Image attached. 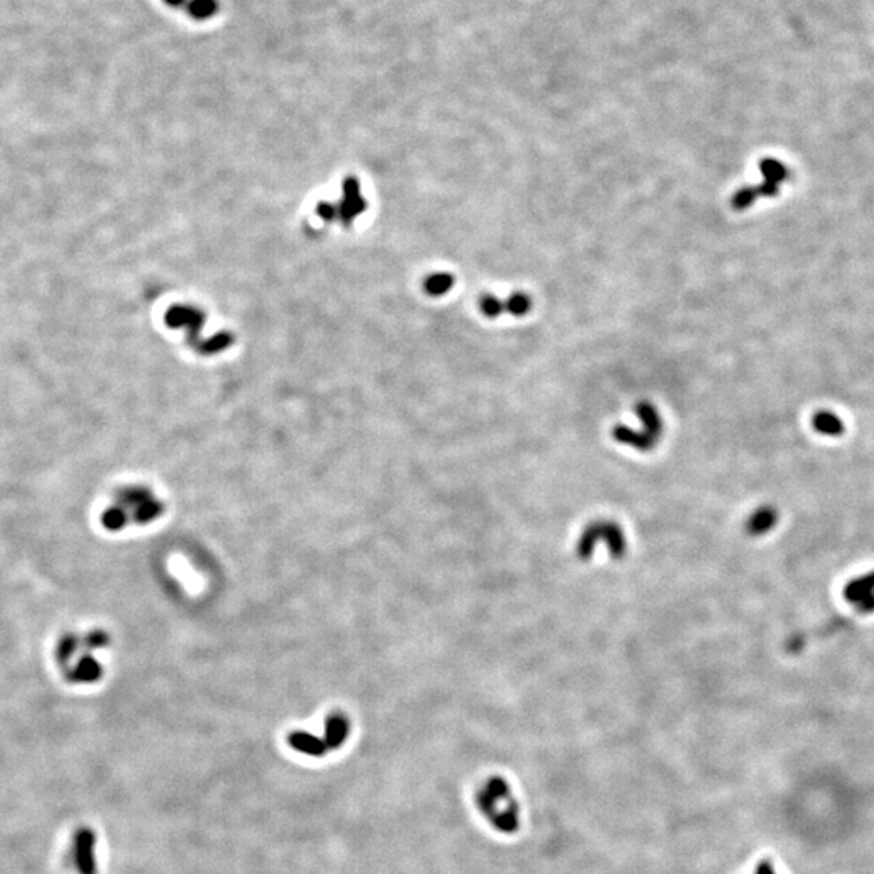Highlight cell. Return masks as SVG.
I'll return each mask as SVG.
<instances>
[{
  "label": "cell",
  "instance_id": "obj_1",
  "mask_svg": "<svg viewBox=\"0 0 874 874\" xmlns=\"http://www.w3.org/2000/svg\"><path fill=\"white\" fill-rule=\"evenodd\" d=\"M481 808L491 816L497 829L502 832H513L518 827L517 805L508 797V787L502 779H491L479 797Z\"/></svg>",
  "mask_w": 874,
  "mask_h": 874
},
{
  "label": "cell",
  "instance_id": "obj_2",
  "mask_svg": "<svg viewBox=\"0 0 874 874\" xmlns=\"http://www.w3.org/2000/svg\"><path fill=\"white\" fill-rule=\"evenodd\" d=\"M117 503L125 510L128 518H133L134 522L148 523L156 517H159L162 512L161 502L156 497H151L148 491L144 489H127L122 491Z\"/></svg>",
  "mask_w": 874,
  "mask_h": 874
},
{
  "label": "cell",
  "instance_id": "obj_3",
  "mask_svg": "<svg viewBox=\"0 0 874 874\" xmlns=\"http://www.w3.org/2000/svg\"><path fill=\"white\" fill-rule=\"evenodd\" d=\"M96 840L91 827H80L73 836V861L80 874H98Z\"/></svg>",
  "mask_w": 874,
  "mask_h": 874
},
{
  "label": "cell",
  "instance_id": "obj_4",
  "mask_svg": "<svg viewBox=\"0 0 874 874\" xmlns=\"http://www.w3.org/2000/svg\"><path fill=\"white\" fill-rule=\"evenodd\" d=\"M844 596L861 614L874 612V570L849 581Z\"/></svg>",
  "mask_w": 874,
  "mask_h": 874
},
{
  "label": "cell",
  "instance_id": "obj_5",
  "mask_svg": "<svg viewBox=\"0 0 874 874\" xmlns=\"http://www.w3.org/2000/svg\"><path fill=\"white\" fill-rule=\"evenodd\" d=\"M289 745L295 750V752L306 754V756H313V758H322V756L329 752L324 738H319L316 735H313V733H308L303 730L291 732L289 735Z\"/></svg>",
  "mask_w": 874,
  "mask_h": 874
},
{
  "label": "cell",
  "instance_id": "obj_6",
  "mask_svg": "<svg viewBox=\"0 0 874 874\" xmlns=\"http://www.w3.org/2000/svg\"><path fill=\"white\" fill-rule=\"evenodd\" d=\"M350 735V721L344 714H330L324 724V742L329 750L344 747Z\"/></svg>",
  "mask_w": 874,
  "mask_h": 874
},
{
  "label": "cell",
  "instance_id": "obj_7",
  "mask_svg": "<svg viewBox=\"0 0 874 874\" xmlns=\"http://www.w3.org/2000/svg\"><path fill=\"white\" fill-rule=\"evenodd\" d=\"M103 675V668L93 656L85 653L75 664L69 668V680L75 683H94Z\"/></svg>",
  "mask_w": 874,
  "mask_h": 874
},
{
  "label": "cell",
  "instance_id": "obj_8",
  "mask_svg": "<svg viewBox=\"0 0 874 874\" xmlns=\"http://www.w3.org/2000/svg\"><path fill=\"white\" fill-rule=\"evenodd\" d=\"M779 513L774 507H761L753 512L752 517L748 518L747 528L748 533L753 536H761L769 533V531L777 525Z\"/></svg>",
  "mask_w": 874,
  "mask_h": 874
},
{
  "label": "cell",
  "instance_id": "obj_9",
  "mask_svg": "<svg viewBox=\"0 0 874 874\" xmlns=\"http://www.w3.org/2000/svg\"><path fill=\"white\" fill-rule=\"evenodd\" d=\"M81 648H83L81 638L73 635V633H69V635L60 638V641L57 643V649H55V656H57L59 663L66 669V668H70L71 659L75 658L76 653L80 651Z\"/></svg>",
  "mask_w": 874,
  "mask_h": 874
},
{
  "label": "cell",
  "instance_id": "obj_10",
  "mask_svg": "<svg viewBox=\"0 0 874 874\" xmlns=\"http://www.w3.org/2000/svg\"><path fill=\"white\" fill-rule=\"evenodd\" d=\"M813 426L817 433L825 436H840L844 433L842 419L831 412L817 413L813 419Z\"/></svg>",
  "mask_w": 874,
  "mask_h": 874
},
{
  "label": "cell",
  "instance_id": "obj_11",
  "mask_svg": "<svg viewBox=\"0 0 874 874\" xmlns=\"http://www.w3.org/2000/svg\"><path fill=\"white\" fill-rule=\"evenodd\" d=\"M453 284H455V279H453L452 274L437 272L428 277V280L424 282V289L429 295L442 296V295L449 293L450 289L453 287Z\"/></svg>",
  "mask_w": 874,
  "mask_h": 874
},
{
  "label": "cell",
  "instance_id": "obj_12",
  "mask_svg": "<svg viewBox=\"0 0 874 874\" xmlns=\"http://www.w3.org/2000/svg\"><path fill=\"white\" fill-rule=\"evenodd\" d=\"M503 301H506V313H510V315L515 317L528 315L531 311V306H533L531 296L525 293V291H515V293L510 295L508 298Z\"/></svg>",
  "mask_w": 874,
  "mask_h": 874
},
{
  "label": "cell",
  "instance_id": "obj_13",
  "mask_svg": "<svg viewBox=\"0 0 874 874\" xmlns=\"http://www.w3.org/2000/svg\"><path fill=\"white\" fill-rule=\"evenodd\" d=\"M187 12L196 20H207L217 13V0H188Z\"/></svg>",
  "mask_w": 874,
  "mask_h": 874
},
{
  "label": "cell",
  "instance_id": "obj_14",
  "mask_svg": "<svg viewBox=\"0 0 874 874\" xmlns=\"http://www.w3.org/2000/svg\"><path fill=\"white\" fill-rule=\"evenodd\" d=\"M128 522V515L125 510H123L119 503H115V506H112L109 508H105V512L103 515V523L107 530L110 531H117L122 530L123 526L127 525Z\"/></svg>",
  "mask_w": 874,
  "mask_h": 874
},
{
  "label": "cell",
  "instance_id": "obj_15",
  "mask_svg": "<svg viewBox=\"0 0 874 874\" xmlns=\"http://www.w3.org/2000/svg\"><path fill=\"white\" fill-rule=\"evenodd\" d=\"M479 310L486 317L496 319L506 313V301L494 295H483L479 300Z\"/></svg>",
  "mask_w": 874,
  "mask_h": 874
},
{
  "label": "cell",
  "instance_id": "obj_16",
  "mask_svg": "<svg viewBox=\"0 0 874 874\" xmlns=\"http://www.w3.org/2000/svg\"><path fill=\"white\" fill-rule=\"evenodd\" d=\"M754 874H776L774 866H772L771 861H761L758 866H756V873Z\"/></svg>",
  "mask_w": 874,
  "mask_h": 874
},
{
  "label": "cell",
  "instance_id": "obj_17",
  "mask_svg": "<svg viewBox=\"0 0 874 874\" xmlns=\"http://www.w3.org/2000/svg\"><path fill=\"white\" fill-rule=\"evenodd\" d=\"M164 2L167 5H170V7H173V8H180V7H185V5H187L188 0H164Z\"/></svg>",
  "mask_w": 874,
  "mask_h": 874
}]
</instances>
